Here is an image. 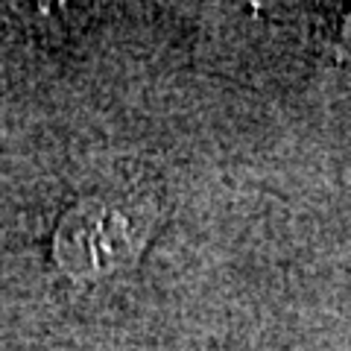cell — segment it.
<instances>
[{
  "label": "cell",
  "instance_id": "cell-1",
  "mask_svg": "<svg viewBox=\"0 0 351 351\" xmlns=\"http://www.w3.org/2000/svg\"><path fill=\"white\" fill-rule=\"evenodd\" d=\"M152 214L138 199L94 196L76 202L53 237V255L80 281L103 278L138 258L149 237Z\"/></svg>",
  "mask_w": 351,
  "mask_h": 351
}]
</instances>
